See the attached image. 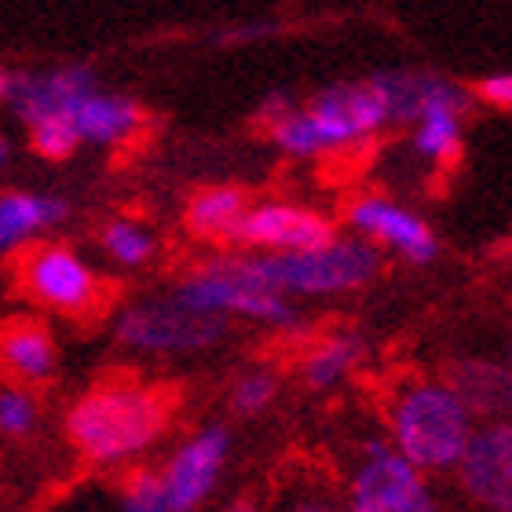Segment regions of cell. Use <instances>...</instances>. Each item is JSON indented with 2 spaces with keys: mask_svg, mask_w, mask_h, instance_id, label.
<instances>
[{
  "mask_svg": "<svg viewBox=\"0 0 512 512\" xmlns=\"http://www.w3.org/2000/svg\"><path fill=\"white\" fill-rule=\"evenodd\" d=\"M70 220V202L63 194L44 191H0V256L30 246L44 231Z\"/></svg>",
  "mask_w": 512,
  "mask_h": 512,
  "instance_id": "obj_21",
  "label": "cell"
},
{
  "mask_svg": "<svg viewBox=\"0 0 512 512\" xmlns=\"http://www.w3.org/2000/svg\"><path fill=\"white\" fill-rule=\"evenodd\" d=\"M99 249L114 267H125V271H139L158 260V231L143 220V216L121 213L103 220L99 227Z\"/></svg>",
  "mask_w": 512,
  "mask_h": 512,
  "instance_id": "obj_22",
  "label": "cell"
},
{
  "mask_svg": "<svg viewBox=\"0 0 512 512\" xmlns=\"http://www.w3.org/2000/svg\"><path fill=\"white\" fill-rule=\"evenodd\" d=\"M253 275L267 289L282 293L286 300H333V297H355L370 289L381 278L384 256L374 246H366L363 238L337 231V235L319 249L304 253H246Z\"/></svg>",
  "mask_w": 512,
  "mask_h": 512,
  "instance_id": "obj_6",
  "label": "cell"
},
{
  "mask_svg": "<svg viewBox=\"0 0 512 512\" xmlns=\"http://www.w3.org/2000/svg\"><path fill=\"white\" fill-rule=\"evenodd\" d=\"M381 436L425 476H454L472 436L476 417L439 374H395L381 399Z\"/></svg>",
  "mask_w": 512,
  "mask_h": 512,
  "instance_id": "obj_2",
  "label": "cell"
},
{
  "mask_svg": "<svg viewBox=\"0 0 512 512\" xmlns=\"http://www.w3.org/2000/svg\"><path fill=\"white\" fill-rule=\"evenodd\" d=\"M348 235L363 238L381 256H392L406 267H432L443 253L436 227L417 213L414 205L399 202L395 194L363 191L344 205Z\"/></svg>",
  "mask_w": 512,
  "mask_h": 512,
  "instance_id": "obj_10",
  "label": "cell"
},
{
  "mask_svg": "<svg viewBox=\"0 0 512 512\" xmlns=\"http://www.w3.org/2000/svg\"><path fill=\"white\" fill-rule=\"evenodd\" d=\"M374 81L381 88L384 103H388V118L392 128L414 125L428 107L447 103V99L465 96L469 88L458 81L436 74V70H421V66H392V70H374Z\"/></svg>",
  "mask_w": 512,
  "mask_h": 512,
  "instance_id": "obj_20",
  "label": "cell"
},
{
  "mask_svg": "<svg viewBox=\"0 0 512 512\" xmlns=\"http://www.w3.org/2000/svg\"><path fill=\"white\" fill-rule=\"evenodd\" d=\"M297 103H300V99L289 96V92H282V88H278V92H267V96L260 99V107H256V125L264 128V125H271V121L286 118Z\"/></svg>",
  "mask_w": 512,
  "mask_h": 512,
  "instance_id": "obj_30",
  "label": "cell"
},
{
  "mask_svg": "<svg viewBox=\"0 0 512 512\" xmlns=\"http://www.w3.org/2000/svg\"><path fill=\"white\" fill-rule=\"evenodd\" d=\"M509 352H512V311H509Z\"/></svg>",
  "mask_w": 512,
  "mask_h": 512,
  "instance_id": "obj_34",
  "label": "cell"
},
{
  "mask_svg": "<svg viewBox=\"0 0 512 512\" xmlns=\"http://www.w3.org/2000/svg\"><path fill=\"white\" fill-rule=\"evenodd\" d=\"M172 297H180L187 308L213 315L224 322H249L260 330H275L297 337L304 330L300 322V304L286 300L282 293L267 289L253 275L242 249H213L187 264L172 278Z\"/></svg>",
  "mask_w": 512,
  "mask_h": 512,
  "instance_id": "obj_4",
  "label": "cell"
},
{
  "mask_svg": "<svg viewBox=\"0 0 512 512\" xmlns=\"http://www.w3.org/2000/svg\"><path fill=\"white\" fill-rule=\"evenodd\" d=\"M118 512H172L169 502L161 498L158 476L154 469H136L121 487V505Z\"/></svg>",
  "mask_w": 512,
  "mask_h": 512,
  "instance_id": "obj_26",
  "label": "cell"
},
{
  "mask_svg": "<svg viewBox=\"0 0 512 512\" xmlns=\"http://www.w3.org/2000/svg\"><path fill=\"white\" fill-rule=\"evenodd\" d=\"M176 421L169 384L132 374L99 377L66 406L63 432L77 458L92 469H132L161 447Z\"/></svg>",
  "mask_w": 512,
  "mask_h": 512,
  "instance_id": "obj_1",
  "label": "cell"
},
{
  "mask_svg": "<svg viewBox=\"0 0 512 512\" xmlns=\"http://www.w3.org/2000/svg\"><path fill=\"white\" fill-rule=\"evenodd\" d=\"M337 235V220L326 209L297 198H253L235 235L242 253H304Z\"/></svg>",
  "mask_w": 512,
  "mask_h": 512,
  "instance_id": "obj_11",
  "label": "cell"
},
{
  "mask_svg": "<svg viewBox=\"0 0 512 512\" xmlns=\"http://www.w3.org/2000/svg\"><path fill=\"white\" fill-rule=\"evenodd\" d=\"M70 121H74L81 147L99 150L136 147L150 128V114L139 99L121 96V92H103L99 85L70 107Z\"/></svg>",
  "mask_w": 512,
  "mask_h": 512,
  "instance_id": "obj_16",
  "label": "cell"
},
{
  "mask_svg": "<svg viewBox=\"0 0 512 512\" xmlns=\"http://www.w3.org/2000/svg\"><path fill=\"white\" fill-rule=\"evenodd\" d=\"M278 512H352V509L344 502H337V498H330V494L304 491V494H293Z\"/></svg>",
  "mask_w": 512,
  "mask_h": 512,
  "instance_id": "obj_29",
  "label": "cell"
},
{
  "mask_svg": "<svg viewBox=\"0 0 512 512\" xmlns=\"http://www.w3.org/2000/svg\"><path fill=\"white\" fill-rule=\"evenodd\" d=\"M8 154H11V147H8V139H4V132H0V165L8 161Z\"/></svg>",
  "mask_w": 512,
  "mask_h": 512,
  "instance_id": "obj_33",
  "label": "cell"
},
{
  "mask_svg": "<svg viewBox=\"0 0 512 512\" xmlns=\"http://www.w3.org/2000/svg\"><path fill=\"white\" fill-rule=\"evenodd\" d=\"M96 85V70L85 63H66L52 66V70H15L8 107L15 110L22 128L41 118H55V114L70 118V107Z\"/></svg>",
  "mask_w": 512,
  "mask_h": 512,
  "instance_id": "obj_17",
  "label": "cell"
},
{
  "mask_svg": "<svg viewBox=\"0 0 512 512\" xmlns=\"http://www.w3.org/2000/svg\"><path fill=\"white\" fill-rule=\"evenodd\" d=\"M388 128H392L388 103H384L374 74H366L359 81H333V85L311 92L286 118L264 125V136L282 158L322 161L366 147Z\"/></svg>",
  "mask_w": 512,
  "mask_h": 512,
  "instance_id": "obj_3",
  "label": "cell"
},
{
  "mask_svg": "<svg viewBox=\"0 0 512 512\" xmlns=\"http://www.w3.org/2000/svg\"><path fill=\"white\" fill-rule=\"evenodd\" d=\"M469 96L476 99V103H483V107L512 114V70H494V74L480 77V81L472 85Z\"/></svg>",
  "mask_w": 512,
  "mask_h": 512,
  "instance_id": "obj_27",
  "label": "cell"
},
{
  "mask_svg": "<svg viewBox=\"0 0 512 512\" xmlns=\"http://www.w3.org/2000/svg\"><path fill=\"white\" fill-rule=\"evenodd\" d=\"M213 512H260V505H256L253 498H231V502H224Z\"/></svg>",
  "mask_w": 512,
  "mask_h": 512,
  "instance_id": "obj_31",
  "label": "cell"
},
{
  "mask_svg": "<svg viewBox=\"0 0 512 512\" xmlns=\"http://www.w3.org/2000/svg\"><path fill=\"white\" fill-rule=\"evenodd\" d=\"M41 425V403H37V392H26V388H15V384H4L0 388V436L4 439H30Z\"/></svg>",
  "mask_w": 512,
  "mask_h": 512,
  "instance_id": "obj_25",
  "label": "cell"
},
{
  "mask_svg": "<svg viewBox=\"0 0 512 512\" xmlns=\"http://www.w3.org/2000/svg\"><path fill=\"white\" fill-rule=\"evenodd\" d=\"M439 377L450 384L476 425L512 417V359L494 352H458L439 366Z\"/></svg>",
  "mask_w": 512,
  "mask_h": 512,
  "instance_id": "obj_14",
  "label": "cell"
},
{
  "mask_svg": "<svg viewBox=\"0 0 512 512\" xmlns=\"http://www.w3.org/2000/svg\"><path fill=\"white\" fill-rule=\"evenodd\" d=\"M454 483L480 512H512V417L476 425Z\"/></svg>",
  "mask_w": 512,
  "mask_h": 512,
  "instance_id": "obj_12",
  "label": "cell"
},
{
  "mask_svg": "<svg viewBox=\"0 0 512 512\" xmlns=\"http://www.w3.org/2000/svg\"><path fill=\"white\" fill-rule=\"evenodd\" d=\"M282 33V22H271V19H256V22H238V26H227L213 37L220 48H246V44H260L267 37H275Z\"/></svg>",
  "mask_w": 512,
  "mask_h": 512,
  "instance_id": "obj_28",
  "label": "cell"
},
{
  "mask_svg": "<svg viewBox=\"0 0 512 512\" xmlns=\"http://www.w3.org/2000/svg\"><path fill=\"white\" fill-rule=\"evenodd\" d=\"M114 341L143 359H194L209 355L231 337V322L187 308L172 293H150L114 308Z\"/></svg>",
  "mask_w": 512,
  "mask_h": 512,
  "instance_id": "obj_7",
  "label": "cell"
},
{
  "mask_svg": "<svg viewBox=\"0 0 512 512\" xmlns=\"http://www.w3.org/2000/svg\"><path fill=\"white\" fill-rule=\"evenodd\" d=\"M26 143H30L33 154L44 161H66L81 150L74 121L66 118V114H55V118H41V121H33V125H26Z\"/></svg>",
  "mask_w": 512,
  "mask_h": 512,
  "instance_id": "obj_24",
  "label": "cell"
},
{
  "mask_svg": "<svg viewBox=\"0 0 512 512\" xmlns=\"http://www.w3.org/2000/svg\"><path fill=\"white\" fill-rule=\"evenodd\" d=\"M282 395V374L267 363L242 366L227 384V410L235 417H260L278 403Z\"/></svg>",
  "mask_w": 512,
  "mask_h": 512,
  "instance_id": "obj_23",
  "label": "cell"
},
{
  "mask_svg": "<svg viewBox=\"0 0 512 512\" xmlns=\"http://www.w3.org/2000/svg\"><path fill=\"white\" fill-rule=\"evenodd\" d=\"M341 502L352 512H447L432 476L410 465L384 436H363L352 447Z\"/></svg>",
  "mask_w": 512,
  "mask_h": 512,
  "instance_id": "obj_8",
  "label": "cell"
},
{
  "mask_svg": "<svg viewBox=\"0 0 512 512\" xmlns=\"http://www.w3.org/2000/svg\"><path fill=\"white\" fill-rule=\"evenodd\" d=\"M11 81H15V70H8V66L0 63V103H8V96H11Z\"/></svg>",
  "mask_w": 512,
  "mask_h": 512,
  "instance_id": "obj_32",
  "label": "cell"
},
{
  "mask_svg": "<svg viewBox=\"0 0 512 512\" xmlns=\"http://www.w3.org/2000/svg\"><path fill=\"white\" fill-rule=\"evenodd\" d=\"M370 359V341L355 326H330V330L304 333L293 355V374L300 388L311 395H333L348 388L363 374Z\"/></svg>",
  "mask_w": 512,
  "mask_h": 512,
  "instance_id": "obj_13",
  "label": "cell"
},
{
  "mask_svg": "<svg viewBox=\"0 0 512 512\" xmlns=\"http://www.w3.org/2000/svg\"><path fill=\"white\" fill-rule=\"evenodd\" d=\"M249 198L242 187L231 183H209L183 202V231L198 246L209 249H235V235L242 227V216L249 209Z\"/></svg>",
  "mask_w": 512,
  "mask_h": 512,
  "instance_id": "obj_19",
  "label": "cell"
},
{
  "mask_svg": "<svg viewBox=\"0 0 512 512\" xmlns=\"http://www.w3.org/2000/svg\"><path fill=\"white\" fill-rule=\"evenodd\" d=\"M59 374V341L41 315L0 319V377L4 384L37 392Z\"/></svg>",
  "mask_w": 512,
  "mask_h": 512,
  "instance_id": "obj_15",
  "label": "cell"
},
{
  "mask_svg": "<svg viewBox=\"0 0 512 512\" xmlns=\"http://www.w3.org/2000/svg\"><path fill=\"white\" fill-rule=\"evenodd\" d=\"M472 96L447 99L428 107L414 125H406V150L414 154L425 169L447 172L454 169L465 154V121H469Z\"/></svg>",
  "mask_w": 512,
  "mask_h": 512,
  "instance_id": "obj_18",
  "label": "cell"
},
{
  "mask_svg": "<svg viewBox=\"0 0 512 512\" xmlns=\"http://www.w3.org/2000/svg\"><path fill=\"white\" fill-rule=\"evenodd\" d=\"M11 289L37 311L70 322H99L114 315V286L66 242L37 238L8 256Z\"/></svg>",
  "mask_w": 512,
  "mask_h": 512,
  "instance_id": "obj_5",
  "label": "cell"
},
{
  "mask_svg": "<svg viewBox=\"0 0 512 512\" xmlns=\"http://www.w3.org/2000/svg\"><path fill=\"white\" fill-rule=\"evenodd\" d=\"M505 355H509V359H512V352H509V348H505Z\"/></svg>",
  "mask_w": 512,
  "mask_h": 512,
  "instance_id": "obj_35",
  "label": "cell"
},
{
  "mask_svg": "<svg viewBox=\"0 0 512 512\" xmlns=\"http://www.w3.org/2000/svg\"><path fill=\"white\" fill-rule=\"evenodd\" d=\"M231 458H235V432L227 421H205L191 428L154 469L161 498L172 512H205L224 483Z\"/></svg>",
  "mask_w": 512,
  "mask_h": 512,
  "instance_id": "obj_9",
  "label": "cell"
}]
</instances>
